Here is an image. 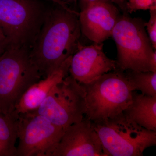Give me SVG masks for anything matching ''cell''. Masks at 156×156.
Returning a JSON list of instances; mask_svg holds the SVG:
<instances>
[{
  "mask_svg": "<svg viewBox=\"0 0 156 156\" xmlns=\"http://www.w3.org/2000/svg\"><path fill=\"white\" fill-rule=\"evenodd\" d=\"M79 13L58 5L48 10L30 50V58L43 78L58 69L77 51L81 32Z\"/></svg>",
  "mask_w": 156,
  "mask_h": 156,
  "instance_id": "6da1fadb",
  "label": "cell"
},
{
  "mask_svg": "<svg viewBox=\"0 0 156 156\" xmlns=\"http://www.w3.org/2000/svg\"><path fill=\"white\" fill-rule=\"evenodd\" d=\"M80 85L85 92L84 118L92 123L118 115L132 101V90L124 72L120 69Z\"/></svg>",
  "mask_w": 156,
  "mask_h": 156,
  "instance_id": "7a4b0ae2",
  "label": "cell"
},
{
  "mask_svg": "<svg viewBox=\"0 0 156 156\" xmlns=\"http://www.w3.org/2000/svg\"><path fill=\"white\" fill-rule=\"evenodd\" d=\"M145 22L120 15L112 33L117 49V64L122 71L156 72V51L145 30Z\"/></svg>",
  "mask_w": 156,
  "mask_h": 156,
  "instance_id": "3957f363",
  "label": "cell"
},
{
  "mask_svg": "<svg viewBox=\"0 0 156 156\" xmlns=\"http://www.w3.org/2000/svg\"><path fill=\"white\" fill-rule=\"evenodd\" d=\"M30 50L11 45L0 56V111L5 114L14 112L23 93L42 79Z\"/></svg>",
  "mask_w": 156,
  "mask_h": 156,
  "instance_id": "277c9868",
  "label": "cell"
},
{
  "mask_svg": "<svg viewBox=\"0 0 156 156\" xmlns=\"http://www.w3.org/2000/svg\"><path fill=\"white\" fill-rule=\"evenodd\" d=\"M92 124L106 156H142L156 145V131L139 126L124 112Z\"/></svg>",
  "mask_w": 156,
  "mask_h": 156,
  "instance_id": "5b68a950",
  "label": "cell"
},
{
  "mask_svg": "<svg viewBox=\"0 0 156 156\" xmlns=\"http://www.w3.org/2000/svg\"><path fill=\"white\" fill-rule=\"evenodd\" d=\"M47 11L38 0H0V28L11 45L30 49Z\"/></svg>",
  "mask_w": 156,
  "mask_h": 156,
  "instance_id": "8992f818",
  "label": "cell"
},
{
  "mask_svg": "<svg viewBox=\"0 0 156 156\" xmlns=\"http://www.w3.org/2000/svg\"><path fill=\"white\" fill-rule=\"evenodd\" d=\"M85 108L83 87L68 75L52 88L36 110L30 112L43 116L66 130L84 119Z\"/></svg>",
  "mask_w": 156,
  "mask_h": 156,
  "instance_id": "52a82bcc",
  "label": "cell"
},
{
  "mask_svg": "<svg viewBox=\"0 0 156 156\" xmlns=\"http://www.w3.org/2000/svg\"><path fill=\"white\" fill-rule=\"evenodd\" d=\"M65 131L41 115H19L16 156H52Z\"/></svg>",
  "mask_w": 156,
  "mask_h": 156,
  "instance_id": "ba28073f",
  "label": "cell"
},
{
  "mask_svg": "<svg viewBox=\"0 0 156 156\" xmlns=\"http://www.w3.org/2000/svg\"><path fill=\"white\" fill-rule=\"evenodd\" d=\"M52 156H106L92 122L84 118L68 127Z\"/></svg>",
  "mask_w": 156,
  "mask_h": 156,
  "instance_id": "9c48e42d",
  "label": "cell"
},
{
  "mask_svg": "<svg viewBox=\"0 0 156 156\" xmlns=\"http://www.w3.org/2000/svg\"><path fill=\"white\" fill-rule=\"evenodd\" d=\"M103 44L80 45L72 57L70 75L79 84L90 83L105 74L119 69L116 61L104 52Z\"/></svg>",
  "mask_w": 156,
  "mask_h": 156,
  "instance_id": "30bf717a",
  "label": "cell"
},
{
  "mask_svg": "<svg viewBox=\"0 0 156 156\" xmlns=\"http://www.w3.org/2000/svg\"><path fill=\"white\" fill-rule=\"evenodd\" d=\"M120 15L119 9L110 1L92 4L79 13L81 33L95 44H101L112 37Z\"/></svg>",
  "mask_w": 156,
  "mask_h": 156,
  "instance_id": "8fae6325",
  "label": "cell"
},
{
  "mask_svg": "<svg viewBox=\"0 0 156 156\" xmlns=\"http://www.w3.org/2000/svg\"><path fill=\"white\" fill-rule=\"evenodd\" d=\"M72 57L67 58L58 69L47 77L31 85L20 99L14 112L19 115L36 110L52 88L68 75Z\"/></svg>",
  "mask_w": 156,
  "mask_h": 156,
  "instance_id": "7c38bea8",
  "label": "cell"
},
{
  "mask_svg": "<svg viewBox=\"0 0 156 156\" xmlns=\"http://www.w3.org/2000/svg\"><path fill=\"white\" fill-rule=\"evenodd\" d=\"M123 112L139 126L156 131V96L132 91L131 103Z\"/></svg>",
  "mask_w": 156,
  "mask_h": 156,
  "instance_id": "4fadbf2b",
  "label": "cell"
},
{
  "mask_svg": "<svg viewBox=\"0 0 156 156\" xmlns=\"http://www.w3.org/2000/svg\"><path fill=\"white\" fill-rule=\"evenodd\" d=\"M19 116L0 111V156H16Z\"/></svg>",
  "mask_w": 156,
  "mask_h": 156,
  "instance_id": "5bb4252c",
  "label": "cell"
},
{
  "mask_svg": "<svg viewBox=\"0 0 156 156\" xmlns=\"http://www.w3.org/2000/svg\"><path fill=\"white\" fill-rule=\"evenodd\" d=\"M132 91H140L144 95L156 96V72L123 71Z\"/></svg>",
  "mask_w": 156,
  "mask_h": 156,
  "instance_id": "9a60e30c",
  "label": "cell"
},
{
  "mask_svg": "<svg viewBox=\"0 0 156 156\" xmlns=\"http://www.w3.org/2000/svg\"><path fill=\"white\" fill-rule=\"evenodd\" d=\"M156 8V0H128L127 12L131 13L140 10Z\"/></svg>",
  "mask_w": 156,
  "mask_h": 156,
  "instance_id": "2e32d148",
  "label": "cell"
},
{
  "mask_svg": "<svg viewBox=\"0 0 156 156\" xmlns=\"http://www.w3.org/2000/svg\"><path fill=\"white\" fill-rule=\"evenodd\" d=\"M150 17L147 23H145L149 37L154 50L156 49V8L150 9Z\"/></svg>",
  "mask_w": 156,
  "mask_h": 156,
  "instance_id": "e0dca14e",
  "label": "cell"
},
{
  "mask_svg": "<svg viewBox=\"0 0 156 156\" xmlns=\"http://www.w3.org/2000/svg\"><path fill=\"white\" fill-rule=\"evenodd\" d=\"M10 46L11 44L9 39L2 30L0 28V56L5 53Z\"/></svg>",
  "mask_w": 156,
  "mask_h": 156,
  "instance_id": "ac0fdd59",
  "label": "cell"
},
{
  "mask_svg": "<svg viewBox=\"0 0 156 156\" xmlns=\"http://www.w3.org/2000/svg\"><path fill=\"white\" fill-rule=\"evenodd\" d=\"M57 4L58 5L61 6L66 9H71L68 7V5L73 3H76L77 0H50Z\"/></svg>",
  "mask_w": 156,
  "mask_h": 156,
  "instance_id": "d6986e66",
  "label": "cell"
},
{
  "mask_svg": "<svg viewBox=\"0 0 156 156\" xmlns=\"http://www.w3.org/2000/svg\"><path fill=\"white\" fill-rule=\"evenodd\" d=\"M112 2L116 4L125 14L127 12V0H109Z\"/></svg>",
  "mask_w": 156,
  "mask_h": 156,
  "instance_id": "ffe728a7",
  "label": "cell"
},
{
  "mask_svg": "<svg viewBox=\"0 0 156 156\" xmlns=\"http://www.w3.org/2000/svg\"><path fill=\"white\" fill-rule=\"evenodd\" d=\"M109 1V0H80L82 8L81 10H83L87 8L90 5L94 4L98 2H102V1Z\"/></svg>",
  "mask_w": 156,
  "mask_h": 156,
  "instance_id": "44dd1931",
  "label": "cell"
}]
</instances>
